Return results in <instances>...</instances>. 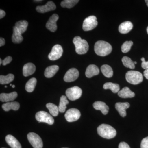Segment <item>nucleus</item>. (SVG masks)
Instances as JSON below:
<instances>
[{
    "label": "nucleus",
    "mask_w": 148,
    "mask_h": 148,
    "mask_svg": "<svg viewBox=\"0 0 148 148\" xmlns=\"http://www.w3.org/2000/svg\"><path fill=\"white\" fill-rule=\"evenodd\" d=\"M112 48L108 42L104 41H98L94 46V51L96 54L101 56L109 55L112 52Z\"/></svg>",
    "instance_id": "obj_1"
},
{
    "label": "nucleus",
    "mask_w": 148,
    "mask_h": 148,
    "mask_svg": "<svg viewBox=\"0 0 148 148\" xmlns=\"http://www.w3.org/2000/svg\"><path fill=\"white\" fill-rule=\"evenodd\" d=\"M98 135L102 138L110 139L116 135V131L113 127L109 125L102 124L97 128Z\"/></svg>",
    "instance_id": "obj_2"
},
{
    "label": "nucleus",
    "mask_w": 148,
    "mask_h": 148,
    "mask_svg": "<svg viewBox=\"0 0 148 148\" xmlns=\"http://www.w3.org/2000/svg\"><path fill=\"white\" fill-rule=\"evenodd\" d=\"M73 42L75 47L76 52L78 54H84L87 53L89 46L86 40L82 39L79 36L74 38Z\"/></svg>",
    "instance_id": "obj_3"
},
{
    "label": "nucleus",
    "mask_w": 148,
    "mask_h": 148,
    "mask_svg": "<svg viewBox=\"0 0 148 148\" xmlns=\"http://www.w3.org/2000/svg\"><path fill=\"white\" fill-rule=\"evenodd\" d=\"M125 78L127 82L131 84H139L143 82V75L140 72L130 71L126 73Z\"/></svg>",
    "instance_id": "obj_4"
},
{
    "label": "nucleus",
    "mask_w": 148,
    "mask_h": 148,
    "mask_svg": "<svg viewBox=\"0 0 148 148\" xmlns=\"http://www.w3.org/2000/svg\"><path fill=\"white\" fill-rule=\"evenodd\" d=\"M82 90L77 86L68 88L66 90V94L67 98L71 101H75L80 98L82 95Z\"/></svg>",
    "instance_id": "obj_5"
},
{
    "label": "nucleus",
    "mask_w": 148,
    "mask_h": 148,
    "mask_svg": "<svg viewBox=\"0 0 148 148\" xmlns=\"http://www.w3.org/2000/svg\"><path fill=\"white\" fill-rule=\"evenodd\" d=\"M98 22L97 18L95 16H90L86 18L83 24V29L84 31H91L97 27Z\"/></svg>",
    "instance_id": "obj_6"
},
{
    "label": "nucleus",
    "mask_w": 148,
    "mask_h": 148,
    "mask_svg": "<svg viewBox=\"0 0 148 148\" xmlns=\"http://www.w3.org/2000/svg\"><path fill=\"white\" fill-rule=\"evenodd\" d=\"M36 119L39 122H44L49 125L54 123V119L52 116L45 111L38 112L36 114Z\"/></svg>",
    "instance_id": "obj_7"
},
{
    "label": "nucleus",
    "mask_w": 148,
    "mask_h": 148,
    "mask_svg": "<svg viewBox=\"0 0 148 148\" xmlns=\"http://www.w3.org/2000/svg\"><path fill=\"white\" fill-rule=\"evenodd\" d=\"M27 138L29 143L34 148H42V140L38 135L34 132H30L27 135Z\"/></svg>",
    "instance_id": "obj_8"
},
{
    "label": "nucleus",
    "mask_w": 148,
    "mask_h": 148,
    "mask_svg": "<svg viewBox=\"0 0 148 148\" xmlns=\"http://www.w3.org/2000/svg\"><path fill=\"white\" fill-rule=\"evenodd\" d=\"M80 112L76 108L69 109L65 114V118L69 122L76 121L80 117Z\"/></svg>",
    "instance_id": "obj_9"
},
{
    "label": "nucleus",
    "mask_w": 148,
    "mask_h": 148,
    "mask_svg": "<svg viewBox=\"0 0 148 148\" xmlns=\"http://www.w3.org/2000/svg\"><path fill=\"white\" fill-rule=\"evenodd\" d=\"M63 53V48L59 45H56L52 48L48 55V58L51 61L58 60L62 56Z\"/></svg>",
    "instance_id": "obj_10"
},
{
    "label": "nucleus",
    "mask_w": 148,
    "mask_h": 148,
    "mask_svg": "<svg viewBox=\"0 0 148 148\" xmlns=\"http://www.w3.org/2000/svg\"><path fill=\"white\" fill-rule=\"evenodd\" d=\"M79 76L78 71L75 68H72L66 72L64 77V80L67 82H72L76 80L78 78Z\"/></svg>",
    "instance_id": "obj_11"
},
{
    "label": "nucleus",
    "mask_w": 148,
    "mask_h": 148,
    "mask_svg": "<svg viewBox=\"0 0 148 148\" xmlns=\"http://www.w3.org/2000/svg\"><path fill=\"white\" fill-rule=\"evenodd\" d=\"M58 18H59V16L58 14H53L49 18L47 23H46V27L47 29H48L50 32H55L57 29L56 22L58 21Z\"/></svg>",
    "instance_id": "obj_12"
},
{
    "label": "nucleus",
    "mask_w": 148,
    "mask_h": 148,
    "mask_svg": "<svg viewBox=\"0 0 148 148\" xmlns=\"http://www.w3.org/2000/svg\"><path fill=\"white\" fill-rule=\"evenodd\" d=\"M56 9V6L54 3L51 1H49L45 5L37 6L36 10L39 13H44L51 11L54 10Z\"/></svg>",
    "instance_id": "obj_13"
},
{
    "label": "nucleus",
    "mask_w": 148,
    "mask_h": 148,
    "mask_svg": "<svg viewBox=\"0 0 148 148\" xmlns=\"http://www.w3.org/2000/svg\"><path fill=\"white\" fill-rule=\"evenodd\" d=\"M130 106V105L128 103H116L115 104V108L120 115L123 117H124L126 116V109H128Z\"/></svg>",
    "instance_id": "obj_14"
},
{
    "label": "nucleus",
    "mask_w": 148,
    "mask_h": 148,
    "mask_svg": "<svg viewBox=\"0 0 148 148\" xmlns=\"http://www.w3.org/2000/svg\"><path fill=\"white\" fill-rule=\"evenodd\" d=\"M17 94L16 92H13L10 93H2L0 95V100L1 102L8 103L13 101L17 98Z\"/></svg>",
    "instance_id": "obj_15"
},
{
    "label": "nucleus",
    "mask_w": 148,
    "mask_h": 148,
    "mask_svg": "<svg viewBox=\"0 0 148 148\" xmlns=\"http://www.w3.org/2000/svg\"><path fill=\"white\" fill-rule=\"evenodd\" d=\"M93 108L96 110H99L104 115H106L108 113L109 108L106 103L102 101H96L93 104Z\"/></svg>",
    "instance_id": "obj_16"
},
{
    "label": "nucleus",
    "mask_w": 148,
    "mask_h": 148,
    "mask_svg": "<svg viewBox=\"0 0 148 148\" xmlns=\"http://www.w3.org/2000/svg\"><path fill=\"white\" fill-rule=\"evenodd\" d=\"M36 66L32 63H28L25 64L23 68V75L28 77L33 75L36 71Z\"/></svg>",
    "instance_id": "obj_17"
},
{
    "label": "nucleus",
    "mask_w": 148,
    "mask_h": 148,
    "mask_svg": "<svg viewBox=\"0 0 148 148\" xmlns=\"http://www.w3.org/2000/svg\"><path fill=\"white\" fill-rule=\"evenodd\" d=\"M6 143L12 148H21L20 143L12 135H8L5 138Z\"/></svg>",
    "instance_id": "obj_18"
},
{
    "label": "nucleus",
    "mask_w": 148,
    "mask_h": 148,
    "mask_svg": "<svg viewBox=\"0 0 148 148\" xmlns=\"http://www.w3.org/2000/svg\"><path fill=\"white\" fill-rule=\"evenodd\" d=\"M100 73V71L97 66L95 65H90L87 67L85 72V75L88 78H91L97 75Z\"/></svg>",
    "instance_id": "obj_19"
},
{
    "label": "nucleus",
    "mask_w": 148,
    "mask_h": 148,
    "mask_svg": "<svg viewBox=\"0 0 148 148\" xmlns=\"http://www.w3.org/2000/svg\"><path fill=\"white\" fill-rule=\"evenodd\" d=\"M133 28V24L130 21L123 22L119 27V31L122 34H126L129 33Z\"/></svg>",
    "instance_id": "obj_20"
},
{
    "label": "nucleus",
    "mask_w": 148,
    "mask_h": 148,
    "mask_svg": "<svg viewBox=\"0 0 148 148\" xmlns=\"http://www.w3.org/2000/svg\"><path fill=\"white\" fill-rule=\"evenodd\" d=\"M59 70V67L57 65H53L49 66L46 69L45 71V76L46 77H52Z\"/></svg>",
    "instance_id": "obj_21"
},
{
    "label": "nucleus",
    "mask_w": 148,
    "mask_h": 148,
    "mask_svg": "<svg viewBox=\"0 0 148 148\" xmlns=\"http://www.w3.org/2000/svg\"><path fill=\"white\" fill-rule=\"evenodd\" d=\"M119 96L122 98H132L135 96L134 92H132L129 88L125 87L120 90L118 93Z\"/></svg>",
    "instance_id": "obj_22"
},
{
    "label": "nucleus",
    "mask_w": 148,
    "mask_h": 148,
    "mask_svg": "<svg viewBox=\"0 0 148 148\" xmlns=\"http://www.w3.org/2000/svg\"><path fill=\"white\" fill-rule=\"evenodd\" d=\"M2 107L4 110L6 111V112L10 111V110L16 111L18 110L20 108V105L18 102H8L5 104H3Z\"/></svg>",
    "instance_id": "obj_23"
},
{
    "label": "nucleus",
    "mask_w": 148,
    "mask_h": 148,
    "mask_svg": "<svg viewBox=\"0 0 148 148\" xmlns=\"http://www.w3.org/2000/svg\"><path fill=\"white\" fill-rule=\"evenodd\" d=\"M13 34H12V42L14 43L18 44L22 42L23 40V37H22V34L18 31L16 27H13Z\"/></svg>",
    "instance_id": "obj_24"
},
{
    "label": "nucleus",
    "mask_w": 148,
    "mask_h": 148,
    "mask_svg": "<svg viewBox=\"0 0 148 148\" xmlns=\"http://www.w3.org/2000/svg\"><path fill=\"white\" fill-rule=\"evenodd\" d=\"M28 26V21L26 20H21L17 21L15 24V27L21 34H23L27 31Z\"/></svg>",
    "instance_id": "obj_25"
},
{
    "label": "nucleus",
    "mask_w": 148,
    "mask_h": 148,
    "mask_svg": "<svg viewBox=\"0 0 148 148\" xmlns=\"http://www.w3.org/2000/svg\"><path fill=\"white\" fill-rule=\"evenodd\" d=\"M103 88L105 89H110L112 92L114 93H118L120 91V86L117 84L112 82H107L103 85Z\"/></svg>",
    "instance_id": "obj_26"
},
{
    "label": "nucleus",
    "mask_w": 148,
    "mask_h": 148,
    "mask_svg": "<svg viewBox=\"0 0 148 148\" xmlns=\"http://www.w3.org/2000/svg\"><path fill=\"white\" fill-rule=\"evenodd\" d=\"M101 71L102 73L106 77L110 78L113 76V71L109 65H103L101 67Z\"/></svg>",
    "instance_id": "obj_27"
},
{
    "label": "nucleus",
    "mask_w": 148,
    "mask_h": 148,
    "mask_svg": "<svg viewBox=\"0 0 148 148\" xmlns=\"http://www.w3.org/2000/svg\"><path fill=\"white\" fill-rule=\"evenodd\" d=\"M36 84V79L34 77L32 78L27 82L25 86V89L27 92H32L34 90Z\"/></svg>",
    "instance_id": "obj_28"
},
{
    "label": "nucleus",
    "mask_w": 148,
    "mask_h": 148,
    "mask_svg": "<svg viewBox=\"0 0 148 148\" xmlns=\"http://www.w3.org/2000/svg\"><path fill=\"white\" fill-rule=\"evenodd\" d=\"M69 103V102L67 100L66 96L62 95L60 98V103L58 107L59 112L61 113L64 112L67 108L66 105H68Z\"/></svg>",
    "instance_id": "obj_29"
},
{
    "label": "nucleus",
    "mask_w": 148,
    "mask_h": 148,
    "mask_svg": "<svg viewBox=\"0 0 148 148\" xmlns=\"http://www.w3.org/2000/svg\"><path fill=\"white\" fill-rule=\"evenodd\" d=\"M14 75L12 74H9L7 75H1L0 76V83L1 84H8L14 79Z\"/></svg>",
    "instance_id": "obj_30"
},
{
    "label": "nucleus",
    "mask_w": 148,
    "mask_h": 148,
    "mask_svg": "<svg viewBox=\"0 0 148 148\" xmlns=\"http://www.w3.org/2000/svg\"><path fill=\"white\" fill-rule=\"evenodd\" d=\"M46 107L48 109L51 115L54 116H56L58 115L59 110L58 107L56 105L53 103H49L47 104Z\"/></svg>",
    "instance_id": "obj_31"
},
{
    "label": "nucleus",
    "mask_w": 148,
    "mask_h": 148,
    "mask_svg": "<svg viewBox=\"0 0 148 148\" xmlns=\"http://www.w3.org/2000/svg\"><path fill=\"white\" fill-rule=\"evenodd\" d=\"M79 2L78 0H64L61 2V5L63 8H71L75 6Z\"/></svg>",
    "instance_id": "obj_32"
},
{
    "label": "nucleus",
    "mask_w": 148,
    "mask_h": 148,
    "mask_svg": "<svg viewBox=\"0 0 148 148\" xmlns=\"http://www.w3.org/2000/svg\"><path fill=\"white\" fill-rule=\"evenodd\" d=\"M123 64L126 68L131 69H135V66L134 62L131 60V58L127 56H124L122 58Z\"/></svg>",
    "instance_id": "obj_33"
},
{
    "label": "nucleus",
    "mask_w": 148,
    "mask_h": 148,
    "mask_svg": "<svg viewBox=\"0 0 148 148\" xmlns=\"http://www.w3.org/2000/svg\"><path fill=\"white\" fill-rule=\"evenodd\" d=\"M133 43L132 41H127L122 45L121 49L123 53H127L131 49V47L133 45Z\"/></svg>",
    "instance_id": "obj_34"
},
{
    "label": "nucleus",
    "mask_w": 148,
    "mask_h": 148,
    "mask_svg": "<svg viewBox=\"0 0 148 148\" xmlns=\"http://www.w3.org/2000/svg\"><path fill=\"white\" fill-rule=\"evenodd\" d=\"M141 148H148V137L144 138L141 143Z\"/></svg>",
    "instance_id": "obj_35"
},
{
    "label": "nucleus",
    "mask_w": 148,
    "mask_h": 148,
    "mask_svg": "<svg viewBox=\"0 0 148 148\" xmlns=\"http://www.w3.org/2000/svg\"><path fill=\"white\" fill-rule=\"evenodd\" d=\"M12 57L10 56H8L6 57L3 60L2 64L3 66H6L11 62L12 61Z\"/></svg>",
    "instance_id": "obj_36"
},
{
    "label": "nucleus",
    "mask_w": 148,
    "mask_h": 148,
    "mask_svg": "<svg viewBox=\"0 0 148 148\" xmlns=\"http://www.w3.org/2000/svg\"><path fill=\"white\" fill-rule=\"evenodd\" d=\"M141 61H142V67L143 69H148V61H146L145 60V58L144 57H143L141 58Z\"/></svg>",
    "instance_id": "obj_37"
},
{
    "label": "nucleus",
    "mask_w": 148,
    "mask_h": 148,
    "mask_svg": "<svg viewBox=\"0 0 148 148\" xmlns=\"http://www.w3.org/2000/svg\"><path fill=\"white\" fill-rule=\"evenodd\" d=\"M119 148H130L129 145L125 142H121L119 145Z\"/></svg>",
    "instance_id": "obj_38"
},
{
    "label": "nucleus",
    "mask_w": 148,
    "mask_h": 148,
    "mask_svg": "<svg viewBox=\"0 0 148 148\" xmlns=\"http://www.w3.org/2000/svg\"><path fill=\"white\" fill-rule=\"evenodd\" d=\"M5 14L6 13L2 9L0 10V18L1 19L3 18L5 16Z\"/></svg>",
    "instance_id": "obj_39"
},
{
    "label": "nucleus",
    "mask_w": 148,
    "mask_h": 148,
    "mask_svg": "<svg viewBox=\"0 0 148 148\" xmlns=\"http://www.w3.org/2000/svg\"><path fill=\"white\" fill-rule=\"evenodd\" d=\"M5 43V40L3 38H0V46L2 47L4 45Z\"/></svg>",
    "instance_id": "obj_40"
},
{
    "label": "nucleus",
    "mask_w": 148,
    "mask_h": 148,
    "mask_svg": "<svg viewBox=\"0 0 148 148\" xmlns=\"http://www.w3.org/2000/svg\"><path fill=\"white\" fill-rule=\"evenodd\" d=\"M144 76L147 79H148V69L144 71Z\"/></svg>",
    "instance_id": "obj_41"
},
{
    "label": "nucleus",
    "mask_w": 148,
    "mask_h": 148,
    "mask_svg": "<svg viewBox=\"0 0 148 148\" xmlns=\"http://www.w3.org/2000/svg\"><path fill=\"white\" fill-rule=\"evenodd\" d=\"M3 63V60H2L1 58H0V65H1Z\"/></svg>",
    "instance_id": "obj_42"
},
{
    "label": "nucleus",
    "mask_w": 148,
    "mask_h": 148,
    "mask_svg": "<svg viewBox=\"0 0 148 148\" xmlns=\"http://www.w3.org/2000/svg\"><path fill=\"white\" fill-rule=\"evenodd\" d=\"M145 2L146 4H147V6L148 7V0H145Z\"/></svg>",
    "instance_id": "obj_43"
},
{
    "label": "nucleus",
    "mask_w": 148,
    "mask_h": 148,
    "mask_svg": "<svg viewBox=\"0 0 148 148\" xmlns=\"http://www.w3.org/2000/svg\"><path fill=\"white\" fill-rule=\"evenodd\" d=\"M41 1V0H40V1H35V2H39V1Z\"/></svg>",
    "instance_id": "obj_44"
},
{
    "label": "nucleus",
    "mask_w": 148,
    "mask_h": 148,
    "mask_svg": "<svg viewBox=\"0 0 148 148\" xmlns=\"http://www.w3.org/2000/svg\"><path fill=\"white\" fill-rule=\"evenodd\" d=\"M12 87L13 88H14L15 87V85H12Z\"/></svg>",
    "instance_id": "obj_45"
},
{
    "label": "nucleus",
    "mask_w": 148,
    "mask_h": 148,
    "mask_svg": "<svg viewBox=\"0 0 148 148\" xmlns=\"http://www.w3.org/2000/svg\"><path fill=\"white\" fill-rule=\"evenodd\" d=\"M147 34H148V27H147Z\"/></svg>",
    "instance_id": "obj_46"
},
{
    "label": "nucleus",
    "mask_w": 148,
    "mask_h": 148,
    "mask_svg": "<svg viewBox=\"0 0 148 148\" xmlns=\"http://www.w3.org/2000/svg\"><path fill=\"white\" fill-rule=\"evenodd\" d=\"M134 64H137V62H136V61H134Z\"/></svg>",
    "instance_id": "obj_47"
},
{
    "label": "nucleus",
    "mask_w": 148,
    "mask_h": 148,
    "mask_svg": "<svg viewBox=\"0 0 148 148\" xmlns=\"http://www.w3.org/2000/svg\"><path fill=\"white\" fill-rule=\"evenodd\" d=\"M10 86H12V84H10Z\"/></svg>",
    "instance_id": "obj_48"
},
{
    "label": "nucleus",
    "mask_w": 148,
    "mask_h": 148,
    "mask_svg": "<svg viewBox=\"0 0 148 148\" xmlns=\"http://www.w3.org/2000/svg\"><path fill=\"white\" fill-rule=\"evenodd\" d=\"M7 86H5V88H7Z\"/></svg>",
    "instance_id": "obj_49"
},
{
    "label": "nucleus",
    "mask_w": 148,
    "mask_h": 148,
    "mask_svg": "<svg viewBox=\"0 0 148 148\" xmlns=\"http://www.w3.org/2000/svg\"></svg>",
    "instance_id": "obj_50"
},
{
    "label": "nucleus",
    "mask_w": 148,
    "mask_h": 148,
    "mask_svg": "<svg viewBox=\"0 0 148 148\" xmlns=\"http://www.w3.org/2000/svg\"></svg>",
    "instance_id": "obj_51"
}]
</instances>
